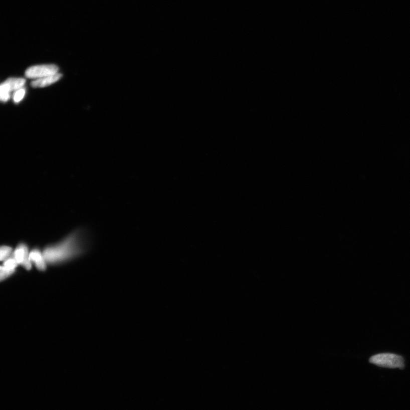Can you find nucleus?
<instances>
[{"label":"nucleus","instance_id":"f257e3e1","mask_svg":"<svg viewBox=\"0 0 410 410\" xmlns=\"http://www.w3.org/2000/svg\"><path fill=\"white\" fill-rule=\"evenodd\" d=\"M82 237L78 232L70 234L56 245L47 247L43 253L47 263L58 264L80 254L83 248Z\"/></svg>","mask_w":410,"mask_h":410},{"label":"nucleus","instance_id":"f03ea898","mask_svg":"<svg viewBox=\"0 0 410 410\" xmlns=\"http://www.w3.org/2000/svg\"><path fill=\"white\" fill-rule=\"evenodd\" d=\"M370 362L374 365L390 369H403L404 359L399 355L391 353H382L374 355L370 359Z\"/></svg>","mask_w":410,"mask_h":410},{"label":"nucleus","instance_id":"7ed1b4c3","mask_svg":"<svg viewBox=\"0 0 410 410\" xmlns=\"http://www.w3.org/2000/svg\"><path fill=\"white\" fill-rule=\"evenodd\" d=\"M25 83V79L19 78H11L3 82L0 86V99L2 102H7L10 98L11 92L22 89Z\"/></svg>","mask_w":410,"mask_h":410},{"label":"nucleus","instance_id":"20e7f679","mask_svg":"<svg viewBox=\"0 0 410 410\" xmlns=\"http://www.w3.org/2000/svg\"><path fill=\"white\" fill-rule=\"evenodd\" d=\"M58 68L55 65H44L32 66L25 72L28 78L40 79L58 73Z\"/></svg>","mask_w":410,"mask_h":410},{"label":"nucleus","instance_id":"39448f33","mask_svg":"<svg viewBox=\"0 0 410 410\" xmlns=\"http://www.w3.org/2000/svg\"><path fill=\"white\" fill-rule=\"evenodd\" d=\"M29 253L30 252H29L27 245L22 244L17 247L12 255L19 265H22L27 270H30L32 264L29 259Z\"/></svg>","mask_w":410,"mask_h":410},{"label":"nucleus","instance_id":"423d86ee","mask_svg":"<svg viewBox=\"0 0 410 410\" xmlns=\"http://www.w3.org/2000/svg\"><path fill=\"white\" fill-rule=\"evenodd\" d=\"M14 257H10L4 261L0 271V278L2 280H5L14 273L16 267L18 266Z\"/></svg>","mask_w":410,"mask_h":410},{"label":"nucleus","instance_id":"0eeeda50","mask_svg":"<svg viewBox=\"0 0 410 410\" xmlns=\"http://www.w3.org/2000/svg\"><path fill=\"white\" fill-rule=\"evenodd\" d=\"M29 259L32 264H34L40 271H44L47 268V262L46 261L43 252L39 250L34 249L29 253Z\"/></svg>","mask_w":410,"mask_h":410},{"label":"nucleus","instance_id":"6e6552de","mask_svg":"<svg viewBox=\"0 0 410 410\" xmlns=\"http://www.w3.org/2000/svg\"><path fill=\"white\" fill-rule=\"evenodd\" d=\"M62 75L60 73H57L50 76L37 79L36 80L33 81L31 82V86L33 87H44L53 84L60 80Z\"/></svg>","mask_w":410,"mask_h":410},{"label":"nucleus","instance_id":"1a4fd4ad","mask_svg":"<svg viewBox=\"0 0 410 410\" xmlns=\"http://www.w3.org/2000/svg\"><path fill=\"white\" fill-rule=\"evenodd\" d=\"M12 249L10 246H3L1 249H0V259L2 261H5L7 259L12 257L13 255Z\"/></svg>","mask_w":410,"mask_h":410},{"label":"nucleus","instance_id":"9d476101","mask_svg":"<svg viewBox=\"0 0 410 410\" xmlns=\"http://www.w3.org/2000/svg\"><path fill=\"white\" fill-rule=\"evenodd\" d=\"M25 95V89L24 88H22L18 90L15 92L14 96H13V100L15 103H18L22 101Z\"/></svg>","mask_w":410,"mask_h":410}]
</instances>
